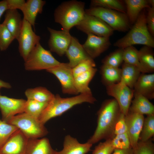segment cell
Returning <instances> with one entry per match:
<instances>
[{
  "label": "cell",
  "instance_id": "31",
  "mask_svg": "<svg viewBox=\"0 0 154 154\" xmlns=\"http://www.w3.org/2000/svg\"><path fill=\"white\" fill-rule=\"evenodd\" d=\"M91 7H100L120 12L126 13V7L124 1L119 0H92Z\"/></svg>",
  "mask_w": 154,
  "mask_h": 154
},
{
  "label": "cell",
  "instance_id": "46",
  "mask_svg": "<svg viewBox=\"0 0 154 154\" xmlns=\"http://www.w3.org/2000/svg\"><path fill=\"white\" fill-rule=\"evenodd\" d=\"M2 88L10 89L11 88V86L9 83L0 80V94H1L0 90Z\"/></svg>",
  "mask_w": 154,
  "mask_h": 154
},
{
  "label": "cell",
  "instance_id": "36",
  "mask_svg": "<svg viewBox=\"0 0 154 154\" xmlns=\"http://www.w3.org/2000/svg\"><path fill=\"white\" fill-rule=\"evenodd\" d=\"M15 39L6 26L3 24H0V50H6Z\"/></svg>",
  "mask_w": 154,
  "mask_h": 154
},
{
  "label": "cell",
  "instance_id": "42",
  "mask_svg": "<svg viewBox=\"0 0 154 154\" xmlns=\"http://www.w3.org/2000/svg\"><path fill=\"white\" fill-rule=\"evenodd\" d=\"M126 132H127V127L125 121V115L121 113L115 126L114 135Z\"/></svg>",
  "mask_w": 154,
  "mask_h": 154
},
{
  "label": "cell",
  "instance_id": "47",
  "mask_svg": "<svg viewBox=\"0 0 154 154\" xmlns=\"http://www.w3.org/2000/svg\"><path fill=\"white\" fill-rule=\"evenodd\" d=\"M149 3L151 6L154 7V0H149Z\"/></svg>",
  "mask_w": 154,
  "mask_h": 154
},
{
  "label": "cell",
  "instance_id": "27",
  "mask_svg": "<svg viewBox=\"0 0 154 154\" xmlns=\"http://www.w3.org/2000/svg\"><path fill=\"white\" fill-rule=\"evenodd\" d=\"M102 83L106 87L117 83L121 80V68L102 64L100 68Z\"/></svg>",
  "mask_w": 154,
  "mask_h": 154
},
{
  "label": "cell",
  "instance_id": "21",
  "mask_svg": "<svg viewBox=\"0 0 154 154\" xmlns=\"http://www.w3.org/2000/svg\"><path fill=\"white\" fill-rule=\"evenodd\" d=\"M45 3V1L42 0H27L21 10L23 19L34 27L37 16L42 13Z\"/></svg>",
  "mask_w": 154,
  "mask_h": 154
},
{
  "label": "cell",
  "instance_id": "39",
  "mask_svg": "<svg viewBox=\"0 0 154 154\" xmlns=\"http://www.w3.org/2000/svg\"><path fill=\"white\" fill-rule=\"evenodd\" d=\"M96 66L95 63L92 59H88L81 62L72 68L74 77L95 67Z\"/></svg>",
  "mask_w": 154,
  "mask_h": 154
},
{
  "label": "cell",
  "instance_id": "32",
  "mask_svg": "<svg viewBox=\"0 0 154 154\" xmlns=\"http://www.w3.org/2000/svg\"><path fill=\"white\" fill-rule=\"evenodd\" d=\"M48 104L34 100H27L25 105L24 112L38 119Z\"/></svg>",
  "mask_w": 154,
  "mask_h": 154
},
{
  "label": "cell",
  "instance_id": "11",
  "mask_svg": "<svg viewBox=\"0 0 154 154\" xmlns=\"http://www.w3.org/2000/svg\"><path fill=\"white\" fill-rule=\"evenodd\" d=\"M46 70L59 80L63 93L76 95L79 94L75 86L72 68L68 63H61L59 66Z\"/></svg>",
  "mask_w": 154,
  "mask_h": 154
},
{
  "label": "cell",
  "instance_id": "37",
  "mask_svg": "<svg viewBox=\"0 0 154 154\" xmlns=\"http://www.w3.org/2000/svg\"><path fill=\"white\" fill-rule=\"evenodd\" d=\"M111 143L114 149H126L131 147L127 132L115 135L112 139Z\"/></svg>",
  "mask_w": 154,
  "mask_h": 154
},
{
  "label": "cell",
  "instance_id": "18",
  "mask_svg": "<svg viewBox=\"0 0 154 154\" xmlns=\"http://www.w3.org/2000/svg\"><path fill=\"white\" fill-rule=\"evenodd\" d=\"M134 94L141 95L148 99L154 98V74H141L135 84Z\"/></svg>",
  "mask_w": 154,
  "mask_h": 154
},
{
  "label": "cell",
  "instance_id": "34",
  "mask_svg": "<svg viewBox=\"0 0 154 154\" xmlns=\"http://www.w3.org/2000/svg\"><path fill=\"white\" fill-rule=\"evenodd\" d=\"M124 49L118 48L105 57L102 60L103 64L119 68L123 62Z\"/></svg>",
  "mask_w": 154,
  "mask_h": 154
},
{
  "label": "cell",
  "instance_id": "45",
  "mask_svg": "<svg viewBox=\"0 0 154 154\" xmlns=\"http://www.w3.org/2000/svg\"><path fill=\"white\" fill-rule=\"evenodd\" d=\"M8 9L9 7L7 0L0 1V20L3 14Z\"/></svg>",
  "mask_w": 154,
  "mask_h": 154
},
{
  "label": "cell",
  "instance_id": "33",
  "mask_svg": "<svg viewBox=\"0 0 154 154\" xmlns=\"http://www.w3.org/2000/svg\"><path fill=\"white\" fill-rule=\"evenodd\" d=\"M154 135V114L147 115L144 118L139 141H148Z\"/></svg>",
  "mask_w": 154,
  "mask_h": 154
},
{
  "label": "cell",
  "instance_id": "4",
  "mask_svg": "<svg viewBox=\"0 0 154 154\" xmlns=\"http://www.w3.org/2000/svg\"><path fill=\"white\" fill-rule=\"evenodd\" d=\"M84 2L76 0L65 1L59 5L54 13L55 21L62 30L69 31L82 21L85 14Z\"/></svg>",
  "mask_w": 154,
  "mask_h": 154
},
{
  "label": "cell",
  "instance_id": "17",
  "mask_svg": "<svg viewBox=\"0 0 154 154\" xmlns=\"http://www.w3.org/2000/svg\"><path fill=\"white\" fill-rule=\"evenodd\" d=\"M65 54L69 60V64L72 68L84 61L92 59L85 50L82 45L80 43L78 39L72 36Z\"/></svg>",
  "mask_w": 154,
  "mask_h": 154
},
{
  "label": "cell",
  "instance_id": "2",
  "mask_svg": "<svg viewBox=\"0 0 154 154\" xmlns=\"http://www.w3.org/2000/svg\"><path fill=\"white\" fill-rule=\"evenodd\" d=\"M96 101L92 93L80 94L66 98H62L57 94L54 95L38 119L44 125L50 119L60 116L76 105L85 102L94 104Z\"/></svg>",
  "mask_w": 154,
  "mask_h": 154
},
{
  "label": "cell",
  "instance_id": "15",
  "mask_svg": "<svg viewBox=\"0 0 154 154\" xmlns=\"http://www.w3.org/2000/svg\"><path fill=\"white\" fill-rule=\"evenodd\" d=\"M83 46L87 53L94 59L106 50L111 45L110 37H100L88 34Z\"/></svg>",
  "mask_w": 154,
  "mask_h": 154
},
{
  "label": "cell",
  "instance_id": "14",
  "mask_svg": "<svg viewBox=\"0 0 154 154\" xmlns=\"http://www.w3.org/2000/svg\"><path fill=\"white\" fill-rule=\"evenodd\" d=\"M26 101L24 99L11 98L0 94V109L3 120L7 122L14 116L24 112Z\"/></svg>",
  "mask_w": 154,
  "mask_h": 154
},
{
  "label": "cell",
  "instance_id": "20",
  "mask_svg": "<svg viewBox=\"0 0 154 154\" xmlns=\"http://www.w3.org/2000/svg\"><path fill=\"white\" fill-rule=\"evenodd\" d=\"M23 20L17 9H8L5 12L4 24L15 39L18 40L21 30Z\"/></svg>",
  "mask_w": 154,
  "mask_h": 154
},
{
  "label": "cell",
  "instance_id": "5",
  "mask_svg": "<svg viewBox=\"0 0 154 154\" xmlns=\"http://www.w3.org/2000/svg\"><path fill=\"white\" fill-rule=\"evenodd\" d=\"M85 12L99 18L114 31L125 32L131 27L126 13L100 7H91Z\"/></svg>",
  "mask_w": 154,
  "mask_h": 154
},
{
  "label": "cell",
  "instance_id": "35",
  "mask_svg": "<svg viewBox=\"0 0 154 154\" xmlns=\"http://www.w3.org/2000/svg\"><path fill=\"white\" fill-rule=\"evenodd\" d=\"M18 129L15 126L0 119V147Z\"/></svg>",
  "mask_w": 154,
  "mask_h": 154
},
{
  "label": "cell",
  "instance_id": "23",
  "mask_svg": "<svg viewBox=\"0 0 154 154\" xmlns=\"http://www.w3.org/2000/svg\"><path fill=\"white\" fill-rule=\"evenodd\" d=\"M129 111L135 113L147 116L154 114V106L145 97L138 94H134Z\"/></svg>",
  "mask_w": 154,
  "mask_h": 154
},
{
  "label": "cell",
  "instance_id": "22",
  "mask_svg": "<svg viewBox=\"0 0 154 154\" xmlns=\"http://www.w3.org/2000/svg\"><path fill=\"white\" fill-rule=\"evenodd\" d=\"M26 154H58L51 147L48 139H29Z\"/></svg>",
  "mask_w": 154,
  "mask_h": 154
},
{
  "label": "cell",
  "instance_id": "41",
  "mask_svg": "<svg viewBox=\"0 0 154 154\" xmlns=\"http://www.w3.org/2000/svg\"><path fill=\"white\" fill-rule=\"evenodd\" d=\"M146 21L148 30L152 36H154V7L147 8Z\"/></svg>",
  "mask_w": 154,
  "mask_h": 154
},
{
  "label": "cell",
  "instance_id": "7",
  "mask_svg": "<svg viewBox=\"0 0 154 154\" xmlns=\"http://www.w3.org/2000/svg\"><path fill=\"white\" fill-rule=\"evenodd\" d=\"M25 69L28 71L47 70L60 65L61 62L56 60L50 51L37 44L24 61Z\"/></svg>",
  "mask_w": 154,
  "mask_h": 154
},
{
  "label": "cell",
  "instance_id": "10",
  "mask_svg": "<svg viewBox=\"0 0 154 154\" xmlns=\"http://www.w3.org/2000/svg\"><path fill=\"white\" fill-rule=\"evenodd\" d=\"M32 25L23 18L22 27L18 39L19 50L21 56L25 61L36 45L39 43L40 37L32 29Z\"/></svg>",
  "mask_w": 154,
  "mask_h": 154
},
{
  "label": "cell",
  "instance_id": "8",
  "mask_svg": "<svg viewBox=\"0 0 154 154\" xmlns=\"http://www.w3.org/2000/svg\"><path fill=\"white\" fill-rule=\"evenodd\" d=\"M108 95L114 98L119 106L121 112L126 116L128 113L134 96L133 89L130 88L123 82L106 86Z\"/></svg>",
  "mask_w": 154,
  "mask_h": 154
},
{
  "label": "cell",
  "instance_id": "26",
  "mask_svg": "<svg viewBox=\"0 0 154 154\" xmlns=\"http://www.w3.org/2000/svg\"><path fill=\"white\" fill-rule=\"evenodd\" d=\"M141 73L136 67L123 62L121 68V81L133 89Z\"/></svg>",
  "mask_w": 154,
  "mask_h": 154
},
{
  "label": "cell",
  "instance_id": "28",
  "mask_svg": "<svg viewBox=\"0 0 154 154\" xmlns=\"http://www.w3.org/2000/svg\"><path fill=\"white\" fill-rule=\"evenodd\" d=\"M25 94L27 100L48 104L54 96L46 88L42 86L27 89L25 91Z\"/></svg>",
  "mask_w": 154,
  "mask_h": 154
},
{
  "label": "cell",
  "instance_id": "24",
  "mask_svg": "<svg viewBox=\"0 0 154 154\" xmlns=\"http://www.w3.org/2000/svg\"><path fill=\"white\" fill-rule=\"evenodd\" d=\"M126 14L130 25H133L141 11L151 7L149 0H125Z\"/></svg>",
  "mask_w": 154,
  "mask_h": 154
},
{
  "label": "cell",
  "instance_id": "9",
  "mask_svg": "<svg viewBox=\"0 0 154 154\" xmlns=\"http://www.w3.org/2000/svg\"><path fill=\"white\" fill-rule=\"evenodd\" d=\"M76 27L87 35L91 34L102 37H110L114 31L99 18L86 13L82 20Z\"/></svg>",
  "mask_w": 154,
  "mask_h": 154
},
{
  "label": "cell",
  "instance_id": "3",
  "mask_svg": "<svg viewBox=\"0 0 154 154\" xmlns=\"http://www.w3.org/2000/svg\"><path fill=\"white\" fill-rule=\"evenodd\" d=\"M146 13L145 9H143L128 33L116 41L114 46L123 49L136 44H142L154 48V38L147 27Z\"/></svg>",
  "mask_w": 154,
  "mask_h": 154
},
{
  "label": "cell",
  "instance_id": "43",
  "mask_svg": "<svg viewBox=\"0 0 154 154\" xmlns=\"http://www.w3.org/2000/svg\"><path fill=\"white\" fill-rule=\"evenodd\" d=\"M9 9L21 10L26 2L24 0H7Z\"/></svg>",
  "mask_w": 154,
  "mask_h": 154
},
{
  "label": "cell",
  "instance_id": "16",
  "mask_svg": "<svg viewBox=\"0 0 154 154\" xmlns=\"http://www.w3.org/2000/svg\"><path fill=\"white\" fill-rule=\"evenodd\" d=\"M144 118V115L129 111L127 114L125 116L127 133L131 147L133 149L135 147L139 141Z\"/></svg>",
  "mask_w": 154,
  "mask_h": 154
},
{
  "label": "cell",
  "instance_id": "6",
  "mask_svg": "<svg viewBox=\"0 0 154 154\" xmlns=\"http://www.w3.org/2000/svg\"><path fill=\"white\" fill-rule=\"evenodd\" d=\"M6 122L16 127L29 139L42 137L48 133L38 119L25 112L14 116Z\"/></svg>",
  "mask_w": 154,
  "mask_h": 154
},
{
  "label": "cell",
  "instance_id": "12",
  "mask_svg": "<svg viewBox=\"0 0 154 154\" xmlns=\"http://www.w3.org/2000/svg\"><path fill=\"white\" fill-rule=\"evenodd\" d=\"M29 139L18 129L0 147V154H26Z\"/></svg>",
  "mask_w": 154,
  "mask_h": 154
},
{
  "label": "cell",
  "instance_id": "1",
  "mask_svg": "<svg viewBox=\"0 0 154 154\" xmlns=\"http://www.w3.org/2000/svg\"><path fill=\"white\" fill-rule=\"evenodd\" d=\"M121 113L118 104L114 99L105 100L97 112L96 128L87 142L93 145L102 139H112L115 136L116 124Z\"/></svg>",
  "mask_w": 154,
  "mask_h": 154
},
{
  "label": "cell",
  "instance_id": "38",
  "mask_svg": "<svg viewBox=\"0 0 154 154\" xmlns=\"http://www.w3.org/2000/svg\"><path fill=\"white\" fill-rule=\"evenodd\" d=\"M133 150V154H154V145L151 139L146 141H139Z\"/></svg>",
  "mask_w": 154,
  "mask_h": 154
},
{
  "label": "cell",
  "instance_id": "25",
  "mask_svg": "<svg viewBox=\"0 0 154 154\" xmlns=\"http://www.w3.org/2000/svg\"><path fill=\"white\" fill-rule=\"evenodd\" d=\"M97 71V68L94 67L74 77L75 86L78 93H92L89 84Z\"/></svg>",
  "mask_w": 154,
  "mask_h": 154
},
{
  "label": "cell",
  "instance_id": "30",
  "mask_svg": "<svg viewBox=\"0 0 154 154\" xmlns=\"http://www.w3.org/2000/svg\"><path fill=\"white\" fill-rule=\"evenodd\" d=\"M137 50L133 46L124 49L123 62L136 67L142 73H149L140 62L137 54Z\"/></svg>",
  "mask_w": 154,
  "mask_h": 154
},
{
  "label": "cell",
  "instance_id": "40",
  "mask_svg": "<svg viewBox=\"0 0 154 154\" xmlns=\"http://www.w3.org/2000/svg\"><path fill=\"white\" fill-rule=\"evenodd\" d=\"M112 139L100 143L95 147L92 154H111L114 149L112 144Z\"/></svg>",
  "mask_w": 154,
  "mask_h": 154
},
{
  "label": "cell",
  "instance_id": "29",
  "mask_svg": "<svg viewBox=\"0 0 154 154\" xmlns=\"http://www.w3.org/2000/svg\"><path fill=\"white\" fill-rule=\"evenodd\" d=\"M152 48L144 46L137 50L140 62L149 73L154 72V56Z\"/></svg>",
  "mask_w": 154,
  "mask_h": 154
},
{
  "label": "cell",
  "instance_id": "19",
  "mask_svg": "<svg viewBox=\"0 0 154 154\" xmlns=\"http://www.w3.org/2000/svg\"><path fill=\"white\" fill-rule=\"evenodd\" d=\"M92 145L87 142L80 143L76 138L67 135L64 138L63 148L58 154H86L91 150Z\"/></svg>",
  "mask_w": 154,
  "mask_h": 154
},
{
  "label": "cell",
  "instance_id": "13",
  "mask_svg": "<svg viewBox=\"0 0 154 154\" xmlns=\"http://www.w3.org/2000/svg\"><path fill=\"white\" fill-rule=\"evenodd\" d=\"M50 33L48 45L50 51L60 56L65 54L71 42L72 36L69 31L62 30L58 31L47 28Z\"/></svg>",
  "mask_w": 154,
  "mask_h": 154
},
{
  "label": "cell",
  "instance_id": "44",
  "mask_svg": "<svg viewBox=\"0 0 154 154\" xmlns=\"http://www.w3.org/2000/svg\"><path fill=\"white\" fill-rule=\"evenodd\" d=\"M133 149L130 147L126 149H114L111 154H133Z\"/></svg>",
  "mask_w": 154,
  "mask_h": 154
}]
</instances>
